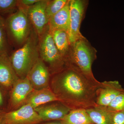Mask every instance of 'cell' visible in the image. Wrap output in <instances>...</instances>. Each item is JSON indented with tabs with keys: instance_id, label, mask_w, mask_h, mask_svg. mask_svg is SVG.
<instances>
[{
	"instance_id": "6da1fadb",
	"label": "cell",
	"mask_w": 124,
	"mask_h": 124,
	"mask_svg": "<svg viewBox=\"0 0 124 124\" xmlns=\"http://www.w3.org/2000/svg\"><path fill=\"white\" fill-rule=\"evenodd\" d=\"M101 85L73 65L67 64L62 70L51 76L49 87L58 101L71 110H86L97 106L96 93Z\"/></svg>"
},
{
	"instance_id": "7a4b0ae2",
	"label": "cell",
	"mask_w": 124,
	"mask_h": 124,
	"mask_svg": "<svg viewBox=\"0 0 124 124\" xmlns=\"http://www.w3.org/2000/svg\"><path fill=\"white\" fill-rule=\"evenodd\" d=\"M24 44L14 52L10 60L19 79L27 77L28 72L40 58L36 35H29Z\"/></svg>"
},
{
	"instance_id": "3957f363",
	"label": "cell",
	"mask_w": 124,
	"mask_h": 124,
	"mask_svg": "<svg viewBox=\"0 0 124 124\" xmlns=\"http://www.w3.org/2000/svg\"><path fill=\"white\" fill-rule=\"evenodd\" d=\"M70 45V54L66 64L73 65L89 79L97 81L92 70V64L97 58V50L85 38L78 40Z\"/></svg>"
},
{
	"instance_id": "277c9868",
	"label": "cell",
	"mask_w": 124,
	"mask_h": 124,
	"mask_svg": "<svg viewBox=\"0 0 124 124\" xmlns=\"http://www.w3.org/2000/svg\"><path fill=\"white\" fill-rule=\"evenodd\" d=\"M40 35L38 43L40 57L48 67L51 76L64 69L66 60L56 47L48 24Z\"/></svg>"
},
{
	"instance_id": "5b68a950",
	"label": "cell",
	"mask_w": 124,
	"mask_h": 124,
	"mask_svg": "<svg viewBox=\"0 0 124 124\" xmlns=\"http://www.w3.org/2000/svg\"><path fill=\"white\" fill-rule=\"evenodd\" d=\"M29 18L26 9L22 8L10 15L5 21L7 33L17 44L25 42L30 35Z\"/></svg>"
},
{
	"instance_id": "8992f818",
	"label": "cell",
	"mask_w": 124,
	"mask_h": 124,
	"mask_svg": "<svg viewBox=\"0 0 124 124\" xmlns=\"http://www.w3.org/2000/svg\"><path fill=\"white\" fill-rule=\"evenodd\" d=\"M86 2L84 0H70V27L68 35L70 45L85 38L81 33L80 28L85 11Z\"/></svg>"
},
{
	"instance_id": "52a82bcc",
	"label": "cell",
	"mask_w": 124,
	"mask_h": 124,
	"mask_svg": "<svg viewBox=\"0 0 124 124\" xmlns=\"http://www.w3.org/2000/svg\"><path fill=\"white\" fill-rule=\"evenodd\" d=\"M42 121L34 108L25 104L17 110L5 112L1 124H36Z\"/></svg>"
},
{
	"instance_id": "ba28073f",
	"label": "cell",
	"mask_w": 124,
	"mask_h": 124,
	"mask_svg": "<svg viewBox=\"0 0 124 124\" xmlns=\"http://www.w3.org/2000/svg\"><path fill=\"white\" fill-rule=\"evenodd\" d=\"M33 90L27 78L19 79L9 93L7 112L17 110L25 104Z\"/></svg>"
},
{
	"instance_id": "9c48e42d",
	"label": "cell",
	"mask_w": 124,
	"mask_h": 124,
	"mask_svg": "<svg viewBox=\"0 0 124 124\" xmlns=\"http://www.w3.org/2000/svg\"><path fill=\"white\" fill-rule=\"evenodd\" d=\"M51 77L48 67L40 57L27 76L32 88L35 90L50 88Z\"/></svg>"
},
{
	"instance_id": "30bf717a",
	"label": "cell",
	"mask_w": 124,
	"mask_h": 124,
	"mask_svg": "<svg viewBox=\"0 0 124 124\" xmlns=\"http://www.w3.org/2000/svg\"><path fill=\"white\" fill-rule=\"evenodd\" d=\"M34 109L42 121L61 120L71 110L59 101L47 103Z\"/></svg>"
},
{
	"instance_id": "8fae6325",
	"label": "cell",
	"mask_w": 124,
	"mask_h": 124,
	"mask_svg": "<svg viewBox=\"0 0 124 124\" xmlns=\"http://www.w3.org/2000/svg\"><path fill=\"white\" fill-rule=\"evenodd\" d=\"M49 0H39L35 4L26 9L28 17L39 35L42 34L48 24L46 8Z\"/></svg>"
},
{
	"instance_id": "7c38bea8",
	"label": "cell",
	"mask_w": 124,
	"mask_h": 124,
	"mask_svg": "<svg viewBox=\"0 0 124 124\" xmlns=\"http://www.w3.org/2000/svg\"><path fill=\"white\" fill-rule=\"evenodd\" d=\"M124 90L117 81L101 82L96 93V104L98 106H107Z\"/></svg>"
},
{
	"instance_id": "4fadbf2b",
	"label": "cell",
	"mask_w": 124,
	"mask_h": 124,
	"mask_svg": "<svg viewBox=\"0 0 124 124\" xmlns=\"http://www.w3.org/2000/svg\"><path fill=\"white\" fill-rule=\"evenodd\" d=\"M19 79L8 54L0 55V86L9 93Z\"/></svg>"
},
{
	"instance_id": "5bb4252c",
	"label": "cell",
	"mask_w": 124,
	"mask_h": 124,
	"mask_svg": "<svg viewBox=\"0 0 124 124\" xmlns=\"http://www.w3.org/2000/svg\"><path fill=\"white\" fill-rule=\"evenodd\" d=\"M69 2L68 0L62 8L50 18L48 25L51 31L62 30L68 34L70 27Z\"/></svg>"
},
{
	"instance_id": "9a60e30c",
	"label": "cell",
	"mask_w": 124,
	"mask_h": 124,
	"mask_svg": "<svg viewBox=\"0 0 124 124\" xmlns=\"http://www.w3.org/2000/svg\"><path fill=\"white\" fill-rule=\"evenodd\" d=\"M58 101L50 88L33 90L27 98L25 104H29L35 108L49 102Z\"/></svg>"
},
{
	"instance_id": "2e32d148",
	"label": "cell",
	"mask_w": 124,
	"mask_h": 124,
	"mask_svg": "<svg viewBox=\"0 0 124 124\" xmlns=\"http://www.w3.org/2000/svg\"><path fill=\"white\" fill-rule=\"evenodd\" d=\"M86 111L95 124H110L113 112L109 110L107 107L97 105Z\"/></svg>"
},
{
	"instance_id": "e0dca14e",
	"label": "cell",
	"mask_w": 124,
	"mask_h": 124,
	"mask_svg": "<svg viewBox=\"0 0 124 124\" xmlns=\"http://www.w3.org/2000/svg\"><path fill=\"white\" fill-rule=\"evenodd\" d=\"M61 121L63 124H95L84 109L71 110Z\"/></svg>"
},
{
	"instance_id": "ac0fdd59",
	"label": "cell",
	"mask_w": 124,
	"mask_h": 124,
	"mask_svg": "<svg viewBox=\"0 0 124 124\" xmlns=\"http://www.w3.org/2000/svg\"><path fill=\"white\" fill-rule=\"evenodd\" d=\"M51 31L54 42L56 47L61 55L66 61L70 45L68 34L65 31L62 30Z\"/></svg>"
},
{
	"instance_id": "d6986e66",
	"label": "cell",
	"mask_w": 124,
	"mask_h": 124,
	"mask_svg": "<svg viewBox=\"0 0 124 124\" xmlns=\"http://www.w3.org/2000/svg\"><path fill=\"white\" fill-rule=\"evenodd\" d=\"M68 1V0H49L46 11L49 20L51 17L62 8Z\"/></svg>"
},
{
	"instance_id": "ffe728a7",
	"label": "cell",
	"mask_w": 124,
	"mask_h": 124,
	"mask_svg": "<svg viewBox=\"0 0 124 124\" xmlns=\"http://www.w3.org/2000/svg\"><path fill=\"white\" fill-rule=\"evenodd\" d=\"M5 22L0 16V55L8 54V41Z\"/></svg>"
},
{
	"instance_id": "44dd1931",
	"label": "cell",
	"mask_w": 124,
	"mask_h": 124,
	"mask_svg": "<svg viewBox=\"0 0 124 124\" xmlns=\"http://www.w3.org/2000/svg\"><path fill=\"white\" fill-rule=\"evenodd\" d=\"M107 107L109 110L113 112L124 111V90Z\"/></svg>"
},
{
	"instance_id": "7402d4cb",
	"label": "cell",
	"mask_w": 124,
	"mask_h": 124,
	"mask_svg": "<svg viewBox=\"0 0 124 124\" xmlns=\"http://www.w3.org/2000/svg\"><path fill=\"white\" fill-rule=\"evenodd\" d=\"M16 0H0V13L6 14L13 10L18 5Z\"/></svg>"
},
{
	"instance_id": "603a6c76",
	"label": "cell",
	"mask_w": 124,
	"mask_h": 124,
	"mask_svg": "<svg viewBox=\"0 0 124 124\" xmlns=\"http://www.w3.org/2000/svg\"><path fill=\"white\" fill-rule=\"evenodd\" d=\"M9 93L0 86V111L7 112Z\"/></svg>"
},
{
	"instance_id": "cb8c5ba5",
	"label": "cell",
	"mask_w": 124,
	"mask_h": 124,
	"mask_svg": "<svg viewBox=\"0 0 124 124\" xmlns=\"http://www.w3.org/2000/svg\"><path fill=\"white\" fill-rule=\"evenodd\" d=\"M110 124H124V111L113 112Z\"/></svg>"
},
{
	"instance_id": "d4e9b609",
	"label": "cell",
	"mask_w": 124,
	"mask_h": 124,
	"mask_svg": "<svg viewBox=\"0 0 124 124\" xmlns=\"http://www.w3.org/2000/svg\"><path fill=\"white\" fill-rule=\"evenodd\" d=\"M39 0H21L19 1V2L23 6L27 8L35 4Z\"/></svg>"
},
{
	"instance_id": "484cf974",
	"label": "cell",
	"mask_w": 124,
	"mask_h": 124,
	"mask_svg": "<svg viewBox=\"0 0 124 124\" xmlns=\"http://www.w3.org/2000/svg\"><path fill=\"white\" fill-rule=\"evenodd\" d=\"M36 124H63L61 120H54L50 121H42Z\"/></svg>"
},
{
	"instance_id": "4316f807",
	"label": "cell",
	"mask_w": 124,
	"mask_h": 124,
	"mask_svg": "<svg viewBox=\"0 0 124 124\" xmlns=\"http://www.w3.org/2000/svg\"><path fill=\"white\" fill-rule=\"evenodd\" d=\"M6 112L2 111H0V124H1L2 122V117L4 115V113Z\"/></svg>"
}]
</instances>
